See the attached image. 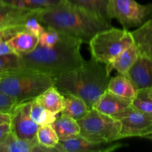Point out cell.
Listing matches in <instances>:
<instances>
[{
    "mask_svg": "<svg viewBox=\"0 0 152 152\" xmlns=\"http://www.w3.org/2000/svg\"><path fill=\"white\" fill-rule=\"evenodd\" d=\"M113 117L121 122L122 139L134 137L144 138L152 134V114L138 111L131 105Z\"/></svg>",
    "mask_w": 152,
    "mask_h": 152,
    "instance_id": "9",
    "label": "cell"
},
{
    "mask_svg": "<svg viewBox=\"0 0 152 152\" xmlns=\"http://www.w3.org/2000/svg\"><path fill=\"white\" fill-rule=\"evenodd\" d=\"M21 68L20 57L16 53L0 55V74Z\"/></svg>",
    "mask_w": 152,
    "mask_h": 152,
    "instance_id": "27",
    "label": "cell"
},
{
    "mask_svg": "<svg viewBox=\"0 0 152 152\" xmlns=\"http://www.w3.org/2000/svg\"><path fill=\"white\" fill-rule=\"evenodd\" d=\"M87 13L110 22L113 19L109 0H67Z\"/></svg>",
    "mask_w": 152,
    "mask_h": 152,
    "instance_id": "16",
    "label": "cell"
},
{
    "mask_svg": "<svg viewBox=\"0 0 152 152\" xmlns=\"http://www.w3.org/2000/svg\"><path fill=\"white\" fill-rule=\"evenodd\" d=\"M58 114H55L50 112L44 108L37 98L32 100L31 108V117L34 123H37L39 126H52V123L55 121Z\"/></svg>",
    "mask_w": 152,
    "mask_h": 152,
    "instance_id": "23",
    "label": "cell"
},
{
    "mask_svg": "<svg viewBox=\"0 0 152 152\" xmlns=\"http://www.w3.org/2000/svg\"><path fill=\"white\" fill-rule=\"evenodd\" d=\"M138 56V50L137 46L134 44L125 49L120 54L118 55L107 65H104L107 72L110 74L112 71L116 70L119 74L126 75L128 71L136 62Z\"/></svg>",
    "mask_w": 152,
    "mask_h": 152,
    "instance_id": "17",
    "label": "cell"
},
{
    "mask_svg": "<svg viewBox=\"0 0 152 152\" xmlns=\"http://www.w3.org/2000/svg\"><path fill=\"white\" fill-rule=\"evenodd\" d=\"M37 18L45 28H52L86 43L97 33L112 27L110 22L87 13L67 0L40 9Z\"/></svg>",
    "mask_w": 152,
    "mask_h": 152,
    "instance_id": "1",
    "label": "cell"
},
{
    "mask_svg": "<svg viewBox=\"0 0 152 152\" xmlns=\"http://www.w3.org/2000/svg\"><path fill=\"white\" fill-rule=\"evenodd\" d=\"M134 42L132 34L128 30L111 27L97 33L89 45L92 58L107 65Z\"/></svg>",
    "mask_w": 152,
    "mask_h": 152,
    "instance_id": "6",
    "label": "cell"
},
{
    "mask_svg": "<svg viewBox=\"0 0 152 152\" xmlns=\"http://www.w3.org/2000/svg\"><path fill=\"white\" fill-rule=\"evenodd\" d=\"M107 91L132 100L137 94L138 88L125 75L119 74L114 77H110Z\"/></svg>",
    "mask_w": 152,
    "mask_h": 152,
    "instance_id": "20",
    "label": "cell"
},
{
    "mask_svg": "<svg viewBox=\"0 0 152 152\" xmlns=\"http://www.w3.org/2000/svg\"><path fill=\"white\" fill-rule=\"evenodd\" d=\"M38 10L19 8L0 0V31L22 26L25 20Z\"/></svg>",
    "mask_w": 152,
    "mask_h": 152,
    "instance_id": "12",
    "label": "cell"
},
{
    "mask_svg": "<svg viewBox=\"0 0 152 152\" xmlns=\"http://www.w3.org/2000/svg\"><path fill=\"white\" fill-rule=\"evenodd\" d=\"M1 74H0V77H1Z\"/></svg>",
    "mask_w": 152,
    "mask_h": 152,
    "instance_id": "35",
    "label": "cell"
},
{
    "mask_svg": "<svg viewBox=\"0 0 152 152\" xmlns=\"http://www.w3.org/2000/svg\"><path fill=\"white\" fill-rule=\"evenodd\" d=\"M131 106L142 112L152 114V87L138 89L131 100Z\"/></svg>",
    "mask_w": 152,
    "mask_h": 152,
    "instance_id": "24",
    "label": "cell"
},
{
    "mask_svg": "<svg viewBox=\"0 0 152 152\" xmlns=\"http://www.w3.org/2000/svg\"><path fill=\"white\" fill-rule=\"evenodd\" d=\"M64 96V108L61 112L63 115H66L75 120H78L84 117L89 108L86 102L80 98L74 96L71 94L62 93Z\"/></svg>",
    "mask_w": 152,
    "mask_h": 152,
    "instance_id": "21",
    "label": "cell"
},
{
    "mask_svg": "<svg viewBox=\"0 0 152 152\" xmlns=\"http://www.w3.org/2000/svg\"><path fill=\"white\" fill-rule=\"evenodd\" d=\"M37 140L40 145L50 152H58L56 147L60 140L52 126H40L37 132Z\"/></svg>",
    "mask_w": 152,
    "mask_h": 152,
    "instance_id": "22",
    "label": "cell"
},
{
    "mask_svg": "<svg viewBox=\"0 0 152 152\" xmlns=\"http://www.w3.org/2000/svg\"><path fill=\"white\" fill-rule=\"evenodd\" d=\"M10 132V123L0 125V142L4 139Z\"/></svg>",
    "mask_w": 152,
    "mask_h": 152,
    "instance_id": "31",
    "label": "cell"
},
{
    "mask_svg": "<svg viewBox=\"0 0 152 152\" xmlns=\"http://www.w3.org/2000/svg\"><path fill=\"white\" fill-rule=\"evenodd\" d=\"M19 103L15 98L0 91V113L11 114Z\"/></svg>",
    "mask_w": 152,
    "mask_h": 152,
    "instance_id": "28",
    "label": "cell"
},
{
    "mask_svg": "<svg viewBox=\"0 0 152 152\" xmlns=\"http://www.w3.org/2000/svg\"><path fill=\"white\" fill-rule=\"evenodd\" d=\"M111 11L123 29L139 27L152 13V4H141L135 0H112Z\"/></svg>",
    "mask_w": 152,
    "mask_h": 152,
    "instance_id": "8",
    "label": "cell"
},
{
    "mask_svg": "<svg viewBox=\"0 0 152 152\" xmlns=\"http://www.w3.org/2000/svg\"><path fill=\"white\" fill-rule=\"evenodd\" d=\"M144 138H146V139H149V140H152V134L147 135V136L145 137Z\"/></svg>",
    "mask_w": 152,
    "mask_h": 152,
    "instance_id": "33",
    "label": "cell"
},
{
    "mask_svg": "<svg viewBox=\"0 0 152 152\" xmlns=\"http://www.w3.org/2000/svg\"><path fill=\"white\" fill-rule=\"evenodd\" d=\"M37 99L46 109L55 114H59L64 108L63 94L55 86L46 89Z\"/></svg>",
    "mask_w": 152,
    "mask_h": 152,
    "instance_id": "19",
    "label": "cell"
},
{
    "mask_svg": "<svg viewBox=\"0 0 152 152\" xmlns=\"http://www.w3.org/2000/svg\"><path fill=\"white\" fill-rule=\"evenodd\" d=\"M14 53L10 46L7 43L5 39L0 34V55H6Z\"/></svg>",
    "mask_w": 152,
    "mask_h": 152,
    "instance_id": "30",
    "label": "cell"
},
{
    "mask_svg": "<svg viewBox=\"0 0 152 152\" xmlns=\"http://www.w3.org/2000/svg\"><path fill=\"white\" fill-rule=\"evenodd\" d=\"M111 1L112 0H109V1H110V6L111 5ZM110 10H111V6H110ZM111 13H112V11H111ZM112 16H113V15H112Z\"/></svg>",
    "mask_w": 152,
    "mask_h": 152,
    "instance_id": "34",
    "label": "cell"
},
{
    "mask_svg": "<svg viewBox=\"0 0 152 152\" xmlns=\"http://www.w3.org/2000/svg\"><path fill=\"white\" fill-rule=\"evenodd\" d=\"M4 2L19 7L29 10H40L55 5L62 0H1Z\"/></svg>",
    "mask_w": 152,
    "mask_h": 152,
    "instance_id": "25",
    "label": "cell"
},
{
    "mask_svg": "<svg viewBox=\"0 0 152 152\" xmlns=\"http://www.w3.org/2000/svg\"><path fill=\"white\" fill-rule=\"evenodd\" d=\"M53 79L54 86L61 93L80 98L92 109L107 90L110 77L105 65L91 57L76 69Z\"/></svg>",
    "mask_w": 152,
    "mask_h": 152,
    "instance_id": "3",
    "label": "cell"
},
{
    "mask_svg": "<svg viewBox=\"0 0 152 152\" xmlns=\"http://www.w3.org/2000/svg\"><path fill=\"white\" fill-rule=\"evenodd\" d=\"M131 99L106 91L94 104L92 108L106 115L114 117L131 106Z\"/></svg>",
    "mask_w": 152,
    "mask_h": 152,
    "instance_id": "13",
    "label": "cell"
},
{
    "mask_svg": "<svg viewBox=\"0 0 152 152\" xmlns=\"http://www.w3.org/2000/svg\"><path fill=\"white\" fill-rule=\"evenodd\" d=\"M6 41L13 53L20 56L31 53L37 47L39 37L28 31H21L13 34Z\"/></svg>",
    "mask_w": 152,
    "mask_h": 152,
    "instance_id": "15",
    "label": "cell"
},
{
    "mask_svg": "<svg viewBox=\"0 0 152 152\" xmlns=\"http://www.w3.org/2000/svg\"><path fill=\"white\" fill-rule=\"evenodd\" d=\"M0 152H50L38 143L18 138L11 132L0 142Z\"/></svg>",
    "mask_w": 152,
    "mask_h": 152,
    "instance_id": "14",
    "label": "cell"
},
{
    "mask_svg": "<svg viewBox=\"0 0 152 152\" xmlns=\"http://www.w3.org/2000/svg\"><path fill=\"white\" fill-rule=\"evenodd\" d=\"M52 86V77L23 67L2 73L0 77V91L19 102L35 99Z\"/></svg>",
    "mask_w": 152,
    "mask_h": 152,
    "instance_id": "4",
    "label": "cell"
},
{
    "mask_svg": "<svg viewBox=\"0 0 152 152\" xmlns=\"http://www.w3.org/2000/svg\"><path fill=\"white\" fill-rule=\"evenodd\" d=\"M10 114L0 113V125L4 123H10Z\"/></svg>",
    "mask_w": 152,
    "mask_h": 152,
    "instance_id": "32",
    "label": "cell"
},
{
    "mask_svg": "<svg viewBox=\"0 0 152 152\" xmlns=\"http://www.w3.org/2000/svg\"><path fill=\"white\" fill-rule=\"evenodd\" d=\"M37 13L31 16L25 20L22 25V29L39 37V35L44 31L46 28L38 20L37 18Z\"/></svg>",
    "mask_w": 152,
    "mask_h": 152,
    "instance_id": "29",
    "label": "cell"
},
{
    "mask_svg": "<svg viewBox=\"0 0 152 152\" xmlns=\"http://www.w3.org/2000/svg\"><path fill=\"white\" fill-rule=\"evenodd\" d=\"M123 146V144L119 142L99 143L91 142L78 135L67 140L60 141L56 149L58 152H110Z\"/></svg>",
    "mask_w": 152,
    "mask_h": 152,
    "instance_id": "11",
    "label": "cell"
},
{
    "mask_svg": "<svg viewBox=\"0 0 152 152\" xmlns=\"http://www.w3.org/2000/svg\"><path fill=\"white\" fill-rule=\"evenodd\" d=\"M131 34L138 56L125 77L138 89L152 87V18Z\"/></svg>",
    "mask_w": 152,
    "mask_h": 152,
    "instance_id": "5",
    "label": "cell"
},
{
    "mask_svg": "<svg viewBox=\"0 0 152 152\" xmlns=\"http://www.w3.org/2000/svg\"><path fill=\"white\" fill-rule=\"evenodd\" d=\"M32 100L19 103L10 114V132L19 139L28 141L37 140L40 127L31 117Z\"/></svg>",
    "mask_w": 152,
    "mask_h": 152,
    "instance_id": "10",
    "label": "cell"
},
{
    "mask_svg": "<svg viewBox=\"0 0 152 152\" xmlns=\"http://www.w3.org/2000/svg\"><path fill=\"white\" fill-rule=\"evenodd\" d=\"M77 121L80 129V136L91 142L108 143L122 139L121 122L94 108Z\"/></svg>",
    "mask_w": 152,
    "mask_h": 152,
    "instance_id": "7",
    "label": "cell"
},
{
    "mask_svg": "<svg viewBox=\"0 0 152 152\" xmlns=\"http://www.w3.org/2000/svg\"><path fill=\"white\" fill-rule=\"evenodd\" d=\"M83 42L65 34L52 47H37L31 53L20 55L21 67L37 71L52 78L76 69L85 60L80 53Z\"/></svg>",
    "mask_w": 152,
    "mask_h": 152,
    "instance_id": "2",
    "label": "cell"
},
{
    "mask_svg": "<svg viewBox=\"0 0 152 152\" xmlns=\"http://www.w3.org/2000/svg\"><path fill=\"white\" fill-rule=\"evenodd\" d=\"M62 33L52 28H46L39 35L38 45L43 47H52L59 42Z\"/></svg>",
    "mask_w": 152,
    "mask_h": 152,
    "instance_id": "26",
    "label": "cell"
},
{
    "mask_svg": "<svg viewBox=\"0 0 152 152\" xmlns=\"http://www.w3.org/2000/svg\"><path fill=\"white\" fill-rule=\"evenodd\" d=\"M52 126L56 132L60 141L75 137L80 133V126L77 120L63 114L57 117Z\"/></svg>",
    "mask_w": 152,
    "mask_h": 152,
    "instance_id": "18",
    "label": "cell"
}]
</instances>
